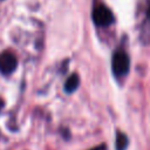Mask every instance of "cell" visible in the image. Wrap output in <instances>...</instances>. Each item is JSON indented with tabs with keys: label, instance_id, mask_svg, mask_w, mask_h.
Listing matches in <instances>:
<instances>
[{
	"label": "cell",
	"instance_id": "6da1fadb",
	"mask_svg": "<svg viewBox=\"0 0 150 150\" xmlns=\"http://www.w3.org/2000/svg\"><path fill=\"white\" fill-rule=\"evenodd\" d=\"M111 69L116 77H123L129 73L130 59L124 50H117L111 59Z\"/></svg>",
	"mask_w": 150,
	"mask_h": 150
},
{
	"label": "cell",
	"instance_id": "7a4b0ae2",
	"mask_svg": "<svg viewBox=\"0 0 150 150\" xmlns=\"http://www.w3.org/2000/svg\"><path fill=\"white\" fill-rule=\"evenodd\" d=\"M93 21L98 27H108L114 22L112 12L104 5H97L93 11Z\"/></svg>",
	"mask_w": 150,
	"mask_h": 150
},
{
	"label": "cell",
	"instance_id": "3957f363",
	"mask_svg": "<svg viewBox=\"0 0 150 150\" xmlns=\"http://www.w3.org/2000/svg\"><path fill=\"white\" fill-rule=\"evenodd\" d=\"M18 66V59L16 56L8 50H5L0 53V73L4 75L12 74Z\"/></svg>",
	"mask_w": 150,
	"mask_h": 150
},
{
	"label": "cell",
	"instance_id": "277c9868",
	"mask_svg": "<svg viewBox=\"0 0 150 150\" xmlns=\"http://www.w3.org/2000/svg\"><path fill=\"white\" fill-rule=\"evenodd\" d=\"M79 84H80V77L77 74H71L66 83H64V91L68 93V94H71L73 91H75L77 88H79Z\"/></svg>",
	"mask_w": 150,
	"mask_h": 150
},
{
	"label": "cell",
	"instance_id": "5b68a950",
	"mask_svg": "<svg viewBox=\"0 0 150 150\" xmlns=\"http://www.w3.org/2000/svg\"><path fill=\"white\" fill-rule=\"evenodd\" d=\"M129 144V138L128 136L122 132V131H117L116 132V139H115V148L116 150H127Z\"/></svg>",
	"mask_w": 150,
	"mask_h": 150
},
{
	"label": "cell",
	"instance_id": "8992f818",
	"mask_svg": "<svg viewBox=\"0 0 150 150\" xmlns=\"http://www.w3.org/2000/svg\"><path fill=\"white\" fill-rule=\"evenodd\" d=\"M89 150H107V145L104 143H102V144H100V145H97L95 148H91Z\"/></svg>",
	"mask_w": 150,
	"mask_h": 150
},
{
	"label": "cell",
	"instance_id": "52a82bcc",
	"mask_svg": "<svg viewBox=\"0 0 150 150\" xmlns=\"http://www.w3.org/2000/svg\"><path fill=\"white\" fill-rule=\"evenodd\" d=\"M146 15H148V18L150 19V6H149V8H148V11H146Z\"/></svg>",
	"mask_w": 150,
	"mask_h": 150
},
{
	"label": "cell",
	"instance_id": "ba28073f",
	"mask_svg": "<svg viewBox=\"0 0 150 150\" xmlns=\"http://www.w3.org/2000/svg\"><path fill=\"white\" fill-rule=\"evenodd\" d=\"M1 107H2V102L0 101V110H1Z\"/></svg>",
	"mask_w": 150,
	"mask_h": 150
}]
</instances>
